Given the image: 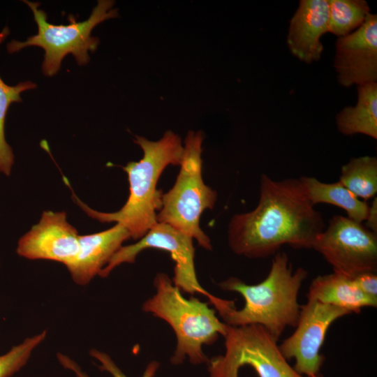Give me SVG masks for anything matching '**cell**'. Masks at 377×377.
<instances>
[{
  "label": "cell",
  "instance_id": "30bf717a",
  "mask_svg": "<svg viewBox=\"0 0 377 377\" xmlns=\"http://www.w3.org/2000/svg\"><path fill=\"white\" fill-rule=\"evenodd\" d=\"M350 313L346 309L307 300L301 306L296 329L279 346L286 360L294 359V369L308 377H317L324 361L320 348L330 325Z\"/></svg>",
  "mask_w": 377,
  "mask_h": 377
},
{
  "label": "cell",
  "instance_id": "cb8c5ba5",
  "mask_svg": "<svg viewBox=\"0 0 377 377\" xmlns=\"http://www.w3.org/2000/svg\"><path fill=\"white\" fill-rule=\"evenodd\" d=\"M365 226L377 234V198L375 197L371 205L369 206V210L365 219Z\"/></svg>",
  "mask_w": 377,
  "mask_h": 377
},
{
  "label": "cell",
  "instance_id": "5b68a950",
  "mask_svg": "<svg viewBox=\"0 0 377 377\" xmlns=\"http://www.w3.org/2000/svg\"><path fill=\"white\" fill-rule=\"evenodd\" d=\"M203 138L201 131H188L179 174L173 186L163 193L156 220L195 239L201 247L211 251V240L201 229L200 221L205 210L214 208L217 192L206 185L202 179Z\"/></svg>",
  "mask_w": 377,
  "mask_h": 377
},
{
  "label": "cell",
  "instance_id": "6da1fadb",
  "mask_svg": "<svg viewBox=\"0 0 377 377\" xmlns=\"http://www.w3.org/2000/svg\"><path fill=\"white\" fill-rule=\"evenodd\" d=\"M325 225L300 178L275 180L263 174L260 196L251 211L235 214L228 226V243L237 255L263 258L284 245L312 249Z\"/></svg>",
  "mask_w": 377,
  "mask_h": 377
},
{
  "label": "cell",
  "instance_id": "4fadbf2b",
  "mask_svg": "<svg viewBox=\"0 0 377 377\" xmlns=\"http://www.w3.org/2000/svg\"><path fill=\"white\" fill-rule=\"evenodd\" d=\"M327 0H301L290 20L287 45L291 54L306 64L320 60V38L328 32Z\"/></svg>",
  "mask_w": 377,
  "mask_h": 377
},
{
  "label": "cell",
  "instance_id": "5bb4252c",
  "mask_svg": "<svg viewBox=\"0 0 377 377\" xmlns=\"http://www.w3.org/2000/svg\"><path fill=\"white\" fill-rule=\"evenodd\" d=\"M129 238L127 230L118 223L102 232L80 235L77 255L66 267L73 280L78 285L88 284Z\"/></svg>",
  "mask_w": 377,
  "mask_h": 377
},
{
  "label": "cell",
  "instance_id": "2e32d148",
  "mask_svg": "<svg viewBox=\"0 0 377 377\" xmlns=\"http://www.w3.org/2000/svg\"><path fill=\"white\" fill-rule=\"evenodd\" d=\"M357 91L356 105L337 114V129L345 135L363 134L377 139V82L358 85Z\"/></svg>",
  "mask_w": 377,
  "mask_h": 377
},
{
  "label": "cell",
  "instance_id": "7c38bea8",
  "mask_svg": "<svg viewBox=\"0 0 377 377\" xmlns=\"http://www.w3.org/2000/svg\"><path fill=\"white\" fill-rule=\"evenodd\" d=\"M79 235L65 212L44 211L38 223L18 240L17 253L30 260H47L68 267L79 251Z\"/></svg>",
  "mask_w": 377,
  "mask_h": 377
},
{
  "label": "cell",
  "instance_id": "9c48e42d",
  "mask_svg": "<svg viewBox=\"0 0 377 377\" xmlns=\"http://www.w3.org/2000/svg\"><path fill=\"white\" fill-rule=\"evenodd\" d=\"M193 240L172 226L157 222L136 243L121 246L98 275L106 277L121 264L133 263L137 256L147 249L163 250L168 252L175 262V286L191 295L201 294L209 301L214 295L203 288L198 280Z\"/></svg>",
  "mask_w": 377,
  "mask_h": 377
},
{
  "label": "cell",
  "instance_id": "ffe728a7",
  "mask_svg": "<svg viewBox=\"0 0 377 377\" xmlns=\"http://www.w3.org/2000/svg\"><path fill=\"white\" fill-rule=\"evenodd\" d=\"M328 32L337 37L346 36L358 29L370 13L364 0H327Z\"/></svg>",
  "mask_w": 377,
  "mask_h": 377
},
{
  "label": "cell",
  "instance_id": "3957f363",
  "mask_svg": "<svg viewBox=\"0 0 377 377\" xmlns=\"http://www.w3.org/2000/svg\"><path fill=\"white\" fill-rule=\"evenodd\" d=\"M134 142L141 147L143 156L121 167L128 175L129 195L119 210L98 212L81 201L73 191L72 197L89 216L102 223L116 222L127 230L131 238L138 240L157 223L163 195L157 189L158 180L169 165H180L184 146L179 135L171 131L157 141L137 135Z\"/></svg>",
  "mask_w": 377,
  "mask_h": 377
},
{
  "label": "cell",
  "instance_id": "9a60e30c",
  "mask_svg": "<svg viewBox=\"0 0 377 377\" xmlns=\"http://www.w3.org/2000/svg\"><path fill=\"white\" fill-rule=\"evenodd\" d=\"M306 297L346 309L350 313H359L364 307L377 306V300L363 293L353 279L334 272L316 276L311 283Z\"/></svg>",
  "mask_w": 377,
  "mask_h": 377
},
{
  "label": "cell",
  "instance_id": "52a82bcc",
  "mask_svg": "<svg viewBox=\"0 0 377 377\" xmlns=\"http://www.w3.org/2000/svg\"><path fill=\"white\" fill-rule=\"evenodd\" d=\"M225 353L208 360L210 377H238L251 366L259 377H308L299 374L281 353L277 341L263 326L227 325Z\"/></svg>",
  "mask_w": 377,
  "mask_h": 377
},
{
  "label": "cell",
  "instance_id": "ac0fdd59",
  "mask_svg": "<svg viewBox=\"0 0 377 377\" xmlns=\"http://www.w3.org/2000/svg\"><path fill=\"white\" fill-rule=\"evenodd\" d=\"M339 182L363 200L374 198L377 193V158H351L341 167Z\"/></svg>",
  "mask_w": 377,
  "mask_h": 377
},
{
  "label": "cell",
  "instance_id": "8fae6325",
  "mask_svg": "<svg viewBox=\"0 0 377 377\" xmlns=\"http://www.w3.org/2000/svg\"><path fill=\"white\" fill-rule=\"evenodd\" d=\"M334 66L339 83L350 87L377 81V15L369 13L352 33L338 37Z\"/></svg>",
  "mask_w": 377,
  "mask_h": 377
},
{
  "label": "cell",
  "instance_id": "d6986e66",
  "mask_svg": "<svg viewBox=\"0 0 377 377\" xmlns=\"http://www.w3.org/2000/svg\"><path fill=\"white\" fill-rule=\"evenodd\" d=\"M9 29L5 27L0 32V44L9 34ZM36 84L30 82H22L15 86L6 84L0 77V173L10 176L14 164V154L11 147L5 138L4 125L6 116L10 105L14 102H22V92L34 89Z\"/></svg>",
  "mask_w": 377,
  "mask_h": 377
},
{
  "label": "cell",
  "instance_id": "8992f818",
  "mask_svg": "<svg viewBox=\"0 0 377 377\" xmlns=\"http://www.w3.org/2000/svg\"><path fill=\"white\" fill-rule=\"evenodd\" d=\"M34 13L38 33L27 40H12L7 44L10 54L29 46H36L45 50L42 71L44 75L52 76L60 69L63 59L72 54L79 65L89 61V51L94 52L99 43L98 38L91 36L93 29L102 22L118 16V10L112 8L114 1L99 0L89 17L83 22H76L74 16H68L69 24H52L47 22V15L38 9L39 3L24 1Z\"/></svg>",
  "mask_w": 377,
  "mask_h": 377
},
{
  "label": "cell",
  "instance_id": "7402d4cb",
  "mask_svg": "<svg viewBox=\"0 0 377 377\" xmlns=\"http://www.w3.org/2000/svg\"><path fill=\"white\" fill-rule=\"evenodd\" d=\"M90 355L100 362L101 365L98 367L102 371H106L111 374L113 377H126L124 374L116 365L111 357L105 353L92 349L89 352ZM57 358L60 364L66 369H70L74 372L77 377H89L83 372L79 365L73 360L66 355L59 353ZM159 364L156 362H150L142 376V377H154L158 368Z\"/></svg>",
  "mask_w": 377,
  "mask_h": 377
},
{
  "label": "cell",
  "instance_id": "ba28073f",
  "mask_svg": "<svg viewBox=\"0 0 377 377\" xmlns=\"http://www.w3.org/2000/svg\"><path fill=\"white\" fill-rule=\"evenodd\" d=\"M312 249L322 255L334 272L348 278L376 272L377 234L346 216L334 215Z\"/></svg>",
  "mask_w": 377,
  "mask_h": 377
},
{
  "label": "cell",
  "instance_id": "7a4b0ae2",
  "mask_svg": "<svg viewBox=\"0 0 377 377\" xmlns=\"http://www.w3.org/2000/svg\"><path fill=\"white\" fill-rule=\"evenodd\" d=\"M308 272L303 267L293 269L286 253L274 255L266 278L255 285H249L237 277L218 283L223 290L236 292L244 300L237 309L234 302L218 297L210 302L223 323L233 327L249 325L263 326L276 341L288 327H295L301 306L298 293Z\"/></svg>",
  "mask_w": 377,
  "mask_h": 377
},
{
  "label": "cell",
  "instance_id": "603a6c76",
  "mask_svg": "<svg viewBox=\"0 0 377 377\" xmlns=\"http://www.w3.org/2000/svg\"><path fill=\"white\" fill-rule=\"evenodd\" d=\"M353 281L358 288L366 295L377 300V274L368 272L357 275Z\"/></svg>",
  "mask_w": 377,
  "mask_h": 377
},
{
  "label": "cell",
  "instance_id": "e0dca14e",
  "mask_svg": "<svg viewBox=\"0 0 377 377\" xmlns=\"http://www.w3.org/2000/svg\"><path fill=\"white\" fill-rule=\"evenodd\" d=\"M299 178L313 205L325 203L337 206L346 212L348 219L361 223L365 221L369 205L339 182L325 183L309 176Z\"/></svg>",
  "mask_w": 377,
  "mask_h": 377
},
{
  "label": "cell",
  "instance_id": "277c9868",
  "mask_svg": "<svg viewBox=\"0 0 377 377\" xmlns=\"http://www.w3.org/2000/svg\"><path fill=\"white\" fill-rule=\"evenodd\" d=\"M154 284L156 293L144 302L142 310L164 320L173 330L177 345L171 362L179 364L186 357L193 364L208 362L202 346L213 344L220 334L223 337L227 325L207 302L185 298L168 274H156Z\"/></svg>",
  "mask_w": 377,
  "mask_h": 377
},
{
  "label": "cell",
  "instance_id": "44dd1931",
  "mask_svg": "<svg viewBox=\"0 0 377 377\" xmlns=\"http://www.w3.org/2000/svg\"><path fill=\"white\" fill-rule=\"evenodd\" d=\"M47 331L25 339L13 346L6 354L0 355V377H10L24 366L34 349L46 337Z\"/></svg>",
  "mask_w": 377,
  "mask_h": 377
}]
</instances>
